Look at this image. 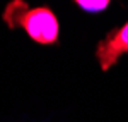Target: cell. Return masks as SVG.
I'll return each mask as SVG.
<instances>
[{"instance_id":"cell-1","label":"cell","mask_w":128,"mask_h":122,"mask_svg":"<svg viewBox=\"0 0 128 122\" xmlns=\"http://www.w3.org/2000/svg\"><path fill=\"white\" fill-rule=\"evenodd\" d=\"M2 17L9 28L24 29L26 34L36 43L53 45L58 40V19L48 7H31L24 0H12L5 5Z\"/></svg>"},{"instance_id":"cell-2","label":"cell","mask_w":128,"mask_h":122,"mask_svg":"<svg viewBox=\"0 0 128 122\" xmlns=\"http://www.w3.org/2000/svg\"><path fill=\"white\" fill-rule=\"evenodd\" d=\"M125 53H128V21L123 26L109 31L98 43L96 48V57L102 71H108L109 67H113Z\"/></svg>"},{"instance_id":"cell-3","label":"cell","mask_w":128,"mask_h":122,"mask_svg":"<svg viewBox=\"0 0 128 122\" xmlns=\"http://www.w3.org/2000/svg\"><path fill=\"white\" fill-rule=\"evenodd\" d=\"M74 2L84 10H89V12H99V10L106 9L111 0H74Z\"/></svg>"}]
</instances>
